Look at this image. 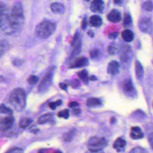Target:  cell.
<instances>
[{"mask_svg":"<svg viewBox=\"0 0 153 153\" xmlns=\"http://www.w3.org/2000/svg\"><path fill=\"white\" fill-rule=\"evenodd\" d=\"M9 103L17 111L21 112L26 106V94L21 88H14L9 96Z\"/></svg>","mask_w":153,"mask_h":153,"instance_id":"6da1fadb","label":"cell"},{"mask_svg":"<svg viewBox=\"0 0 153 153\" xmlns=\"http://www.w3.org/2000/svg\"><path fill=\"white\" fill-rule=\"evenodd\" d=\"M9 17L14 32L22 27L24 22V15L23 5L20 2H17L13 6Z\"/></svg>","mask_w":153,"mask_h":153,"instance_id":"7a4b0ae2","label":"cell"},{"mask_svg":"<svg viewBox=\"0 0 153 153\" xmlns=\"http://www.w3.org/2000/svg\"><path fill=\"white\" fill-rule=\"evenodd\" d=\"M55 30V23L51 20H45L37 25L35 29V33L38 37L45 39L50 36Z\"/></svg>","mask_w":153,"mask_h":153,"instance_id":"3957f363","label":"cell"},{"mask_svg":"<svg viewBox=\"0 0 153 153\" xmlns=\"http://www.w3.org/2000/svg\"><path fill=\"white\" fill-rule=\"evenodd\" d=\"M107 146V141L103 137L93 136L91 137L88 141L87 148L91 152H97L102 150Z\"/></svg>","mask_w":153,"mask_h":153,"instance_id":"277c9868","label":"cell"},{"mask_svg":"<svg viewBox=\"0 0 153 153\" xmlns=\"http://www.w3.org/2000/svg\"><path fill=\"white\" fill-rule=\"evenodd\" d=\"M55 69V66H52L43 76L38 87V90L39 93H44L49 88L52 83Z\"/></svg>","mask_w":153,"mask_h":153,"instance_id":"5b68a950","label":"cell"},{"mask_svg":"<svg viewBox=\"0 0 153 153\" xmlns=\"http://www.w3.org/2000/svg\"><path fill=\"white\" fill-rule=\"evenodd\" d=\"M1 28L5 33L11 34L14 32L11 25L9 14L6 8L2 5H1Z\"/></svg>","mask_w":153,"mask_h":153,"instance_id":"8992f818","label":"cell"},{"mask_svg":"<svg viewBox=\"0 0 153 153\" xmlns=\"http://www.w3.org/2000/svg\"><path fill=\"white\" fill-rule=\"evenodd\" d=\"M122 89L124 93L130 97H135L137 95L136 90L133 84V82L130 78H126L122 82Z\"/></svg>","mask_w":153,"mask_h":153,"instance_id":"52a82bcc","label":"cell"},{"mask_svg":"<svg viewBox=\"0 0 153 153\" xmlns=\"http://www.w3.org/2000/svg\"><path fill=\"white\" fill-rule=\"evenodd\" d=\"M139 27L140 30L145 33H151L153 28V25L151 20L148 17L142 18L139 23Z\"/></svg>","mask_w":153,"mask_h":153,"instance_id":"ba28073f","label":"cell"},{"mask_svg":"<svg viewBox=\"0 0 153 153\" xmlns=\"http://www.w3.org/2000/svg\"><path fill=\"white\" fill-rule=\"evenodd\" d=\"M14 118L11 115H8L7 117L1 118V123H0L1 131H5L10 129L12 127L14 123Z\"/></svg>","mask_w":153,"mask_h":153,"instance_id":"9c48e42d","label":"cell"},{"mask_svg":"<svg viewBox=\"0 0 153 153\" xmlns=\"http://www.w3.org/2000/svg\"><path fill=\"white\" fill-rule=\"evenodd\" d=\"M105 7L104 2L102 0H93L90 4V10L96 13H100L103 11Z\"/></svg>","mask_w":153,"mask_h":153,"instance_id":"30bf717a","label":"cell"},{"mask_svg":"<svg viewBox=\"0 0 153 153\" xmlns=\"http://www.w3.org/2000/svg\"><path fill=\"white\" fill-rule=\"evenodd\" d=\"M88 64V60L85 57H78L76 58L72 65L70 66L71 68H76L85 66Z\"/></svg>","mask_w":153,"mask_h":153,"instance_id":"8fae6325","label":"cell"},{"mask_svg":"<svg viewBox=\"0 0 153 153\" xmlns=\"http://www.w3.org/2000/svg\"><path fill=\"white\" fill-rule=\"evenodd\" d=\"M107 19L112 23H118L121 20L120 11L116 9L112 10L107 15Z\"/></svg>","mask_w":153,"mask_h":153,"instance_id":"7c38bea8","label":"cell"},{"mask_svg":"<svg viewBox=\"0 0 153 153\" xmlns=\"http://www.w3.org/2000/svg\"><path fill=\"white\" fill-rule=\"evenodd\" d=\"M120 65L118 62L112 60L110 62L107 67V72L109 74L114 75L119 72Z\"/></svg>","mask_w":153,"mask_h":153,"instance_id":"4fadbf2b","label":"cell"},{"mask_svg":"<svg viewBox=\"0 0 153 153\" xmlns=\"http://www.w3.org/2000/svg\"><path fill=\"white\" fill-rule=\"evenodd\" d=\"M50 8L51 11L55 13L58 14H62L64 13L65 11V7L64 5L60 2H53L50 5Z\"/></svg>","mask_w":153,"mask_h":153,"instance_id":"5bb4252c","label":"cell"},{"mask_svg":"<svg viewBox=\"0 0 153 153\" xmlns=\"http://www.w3.org/2000/svg\"><path fill=\"white\" fill-rule=\"evenodd\" d=\"M130 136L133 139H139L143 137V134L142 132L140 127L135 126L131 128V132Z\"/></svg>","mask_w":153,"mask_h":153,"instance_id":"9a60e30c","label":"cell"},{"mask_svg":"<svg viewBox=\"0 0 153 153\" xmlns=\"http://www.w3.org/2000/svg\"><path fill=\"white\" fill-rule=\"evenodd\" d=\"M86 105L90 108H98L102 105L100 99L96 97H91L87 100Z\"/></svg>","mask_w":153,"mask_h":153,"instance_id":"2e32d148","label":"cell"},{"mask_svg":"<svg viewBox=\"0 0 153 153\" xmlns=\"http://www.w3.org/2000/svg\"><path fill=\"white\" fill-rule=\"evenodd\" d=\"M123 39L126 42H130L133 41L134 38V34L133 32L129 29H126L123 31L121 33Z\"/></svg>","mask_w":153,"mask_h":153,"instance_id":"e0dca14e","label":"cell"},{"mask_svg":"<svg viewBox=\"0 0 153 153\" xmlns=\"http://www.w3.org/2000/svg\"><path fill=\"white\" fill-rule=\"evenodd\" d=\"M90 23L93 27H99L102 24V18L97 15H93L90 18Z\"/></svg>","mask_w":153,"mask_h":153,"instance_id":"ac0fdd59","label":"cell"},{"mask_svg":"<svg viewBox=\"0 0 153 153\" xmlns=\"http://www.w3.org/2000/svg\"><path fill=\"white\" fill-rule=\"evenodd\" d=\"M126 145V142L123 139L118 138L117 139L113 144V147L114 149H117V151H121L123 149Z\"/></svg>","mask_w":153,"mask_h":153,"instance_id":"d6986e66","label":"cell"},{"mask_svg":"<svg viewBox=\"0 0 153 153\" xmlns=\"http://www.w3.org/2000/svg\"><path fill=\"white\" fill-rule=\"evenodd\" d=\"M135 73L137 79H141L143 76V69L142 65L139 62L136 61L135 63Z\"/></svg>","mask_w":153,"mask_h":153,"instance_id":"ffe728a7","label":"cell"},{"mask_svg":"<svg viewBox=\"0 0 153 153\" xmlns=\"http://www.w3.org/2000/svg\"><path fill=\"white\" fill-rule=\"evenodd\" d=\"M130 53H131V51L128 47H127V48L124 47V48H123V51L121 54V60L125 62L128 61L129 59L130 58Z\"/></svg>","mask_w":153,"mask_h":153,"instance_id":"44dd1931","label":"cell"},{"mask_svg":"<svg viewBox=\"0 0 153 153\" xmlns=\"http://www.w3.org/2000/svg\"><path fill=\"white\" fill-rule=\"evenodd\" d=\"M77 75L84 84H87L88 82V81L89 80V76L88 75V72L86 70L82 69L79 71L77 73Z\"/></svg>","mask_w":153,"mask_h":153,"instance_id":"7402d4cb","label":"cell"},{"mask_svg":"<svg viewBox=\"0 0 153 153\" xmlns=\"http://www.w3.org/2000/svg\"><path fill=\"white\" fill-rule=\"evenodd\" d=\"M52 117V114L51 113H47L41 115L38 119V123L39 124H43L49 121Z\"/></svg>","mask_w":153,"mask_h":153,"instance_id":"603a6c76","label":"cell"},{"mask_svg":"<svg viewBox=\"0 0 153 153\" xmlns=\"http://www.w3.org/2000/svg\"><path fill=\"white\" fill-rule=\"evenodd\" d=\"M32 122V120L30 118H28V117L22 118L19 121V126L22 128H26L31 124Z\"/></svg>","mask_w":153,"mask_h":153,"instance_id":"cb8c5ba5","label":"cell"},{"mask_svg":"<svg viewBox=\"0 0 153 153\" xmlns=\"http://www.w3.org/2000/svg\"><path fill=\"white\" fill-rule=\"evenodd\" d=\"M74 48L73 49V50L72 51L71 53V58L74 57L75 56H76V55H78L80 51H81V39H79L74 46Z\"/></svg>","mask_w":153,"mask_h":153,"instance_id":"d4e9b609","label":"cell"},{"mask_svg":"<svg viewBox=\"0 0 153 153\" xmlns=\"http://www.w3.org/2000/svg\"><path fill=\"white\" fill-rule=\"evenodd\" d=\"M75 132H76V130L75 128H73L70 130L68 132L65 133L63 136V140L66 142H70L74 136L75 135Z\"/></svg>","mask_w":153,"mask_h":153,"instance_id":"484cf974","label":"cell"},{"mask_svg":"<svg viewBox=\"0 0 153 153\" xmlns=\"http://www.w3.org/2000/svg\"><path fill=\"white\" fill-rule=\"evenodd\" d=\"M132 117L137 121H141L145 118V114L142 111L137 110L132 114Z\"/></svg>","mask_w":153,"mask_h":153,"instance_id":"4316f807","label":"cell"},{"mask_svg":"<svg viewBox=\"0 0 153 153\" xmlns=\"http://www.w3.org/2000/svg\"><path fill=\"white\" fill-rule=\"evenodd\" d=\"M10 48V45L8 43L5 41L1 39V54L2 56L4 53H5Z\"/></svg>","mask_w":153,"mask_h":153,"instance_id":"83f0119b","label":"cell"},{"mask_svg":"<svg viewBox=\"0 0 153 153\" xmlns=\"http://www.w3.org/2000/svg\"><path fill=\"white\" fill-rule=\"evenodd\" d=\"M0 112L1 114H7V115H11L12 114H13L12 110L11 109H10L9 108L7 107L4 104H1V106H0Z\"/></svg>","mask_w":153,"mask_h":153,"instance_id":"f1b7e54d","label":"cell"},{"mask_svg":"<svg viewBox=\"0 0 153 153\" xmlns=\"http://www.w3.org/2000/svg\"><path fill=\"white\" fill-rule=\"evenodd\" d=\"M131 17L129 13H125L123 19V25L125 27H127L130 26L131 23Z\"/></svg>","mask_w":153,"mask_h":153,"instance_id":"f546056e","label":"cell"},{"mask_svg":"<svg viewBox=\"0 0 153 153\" xmlns=\"http://www.w3.org/2000/svg\"><path fill=\"white\" fill-rule=\"evenodd\" d=\"M57 115L60 118H63L65 119L68 118L69 115V111L68 109H65L61 111H59Z\"/></svg>","mask_w":153,"mask_h":153,"instance_id":"4dcf8cb0","label":"cell"},{"mask_svg":"<svg viewBox=\"0 0 153 153\" xmlns=\"http://www.w3.org/2000/svg\"><path fill=\"white\" fill-rule=\"evenodd\" d=\"M107 51L109 54L114 55V54H115L118 52V48L115 45L112 44L108 47Z\"/></svg>","mask_w":153,"mask_h":153,"instance_id":"1f68e13d","label":"cell"},{"mask_svg":"<svg viewBox=\"0 0 153 153\" xmlns=\"http://www.w3.org/2000/svg\"><path fill=\"white\" fill-rule=\"evenodd\" d=\"M100 50H98V49H96V48H94V49H93V50H90V53H89L90 57L93 59L97 58L100 56Z\"/></svg>","mask_w":153,"mask_h":153,"instance_id":"d6a6232c","label":"cell"},{"mask_svg":"<svg viewBox=\"0 0 153 153\" xmlns=\"http://www.w3.org/2000/svg\"><path fill=\"white\" fill-rule=\"evenodd\" d=\"M38 80H39V79H38V76H35V75H32V76H30L27 79V82H28V83H29L30 85H32L36 84L38 82Z\"/></svg>","mask_w":153,"mask_h":153,"instance_id":"836d02e7","label":"cell"},{"mask_svg":"<svg viewBox=\"0 0 153 153\" xmlns=\"http://www.w3.org/2000/svg\"><path fill=\"white\" fill-rule=\"evenodd\" d=\"M143 8L146 11H151L153 9V4L151 1H147L143 4Z\"/></svg>","mask_w":153,"mask_h":153,"instance_id":"e575fe53","label":"cell"},{"mask_svg":"<svg viewBox=\"0 0 153 153\" xmlns=\"http://www.w3.org/2000/svg\"><path fill=\"white\" fill-rule=\"evenodd\" d=\"M80 39V37H79V34L78 32H76L75 34V35L73 37L72 41V43H71V45L74 46L79 40Z\"/></svg>","mask_w":153,"mask_h":153,"instance_id":"d590c367","label":"cell"},{"mask_svg":"<svg viewBox=\"0 0 153 153\" xmlns=\"http://www.w3.org/2000/svg\"><path fill=\"white\" fill-rule=\"evenodd\" d=\"M71 85L72 87L76 88H78L80 85V81L78 79H74L72 82H71Z\"/></svg>","mask_w":153,"mask_h":153,"instance_id":"8d00e7d4","label":"cell"},{"mask_svg":"<svg viewBox=\"0 0 153 153\" xmlns=\"http://www.w3.org/2000/svg\"><path fill=\"white\" fill-rule=\"evenodd\" d=\"M87 18L85 17H84V19L82 20V23H81V28L83 30H85L87 27Z\"/></svg>","mask_w":153,"mask_h":153,"instance_id":"74e56055","label":"cell"},{"mask_svg":"<svg viewBox=\"0 0 153 153\" xmlns=\"http://www.w3.org/2000/svg\"><path fill=\"white\" fill-rule=\"evenodd\" d=\"M79 105V103L76 101H72L69 103L68 106L69 108H75Z\"/></svg>","mask_w":153,"mask_h":153,"instance_id":"f35d334b","label":"cell"},{"mask_svg":"<svg viewBox=\"0 0 153 153\" xmlns=\"http://www.w3.org/2000/svg\"><path fill=\"white\" fill-rule=\"evenodd\" d=\"M148 140L151 148L153 149V132L150 133L148 136Z\"/></svg>","mask_w":153,"mask_h":153,"instance_id":"ab89813d","label":"cell"},{"mask_svg":"<svg viewBox=\"0 0 153 153\" xmlns=\"http://www.w3.org/2000/svg\"><path fill=\"white\" fill-rule=\"evenodd\" d=\"M118 36V32H113L109 34L108 37L110 39H115Z\"/></svg>","mask_w":153,"mask_h":153,"instance_id":"60d3db41","label":"cell"},{"mask_svg":"<svg viewBox=\"0 0 153 153\" xmlns=\"http://www.w3.org/2000/svg\"><path fill=\"white\" fill-rule=\"evenodd\" d=\"M130 152H145V150H143L142 148H134V149H133L131 151H130Z\"/></svg>","mask_w":153,"mask_h":153,"instance_id":"b9f144b4","label":"cell"},{"mask_svg":"<svg viewBox=\"0 0 153 153\" xmlns=\"http://www.w3.org/2000/svg\"><path fill=\"white\" fill-rule=\"evenodd\" d=\"M48 106H49L50 108L51 109H52V110H54L56 108V107L57 106L55 102H50V103H49Z\"/></svg>","mask_w":153,"mask_h":153,"instance_id":"7bdbcfd3","label":"cell"},{"mask_svg":"<svg viewBox=\"0 0 153 153\" xmlns=\"http://www.w3.org/2000/svg\"><path fill=\"white\" fill-rule=\"evenodd\" d=\"M72 113L74 115H78L81 113V110L79 108H74L72 110Z\"/></svg>","mask_w":153,"mask_h":153,"instance_id":"ee69618b","label":"cell"},{"mask_svg":"<svg viewBox=\"0 0 153 153\" xmlns=\"http://www.w3.org/2000/svg\"><path fill=\"white\" fill-rule=\"evenodd\" d=\"M59 87L62 90H66V88H67V85L65 84V83H60L59 84Z\"/></svg>","mask_w":153,"mask_h":153,"instance_id":"f6af8a7d","label":"cell"},{"mask_svg":"<svg viewBox=\"0 0 153 153\" xmlns=\"http://www.w3.org/2000/svg\"><path fill=\"white\" fill-rule=\"evenodd\" d=\"M22 149H21L20 148H13V149L8 151L9 152H22Z\"/></svg>","mask_w":153,"mask_h":153,"instance_id":"bcb514c9","label":"cell"},{"mask_svg":"<svg viewBox=\"0 0 153 153\" xmlns=\"http://www.w3.org/2000/svg\"><path fill=\"white\" fill-rule=\"evenodd\" d=\"M123 0H114V2L115 4L117 5H121L122 4Z\"/></svg>","mask_w":153,"mask_h":153,"instance_id":"7dc6e473","label":"cell"},{"mask_svg":"<svg viewBox=\"0 0 153 153\" xmlns=\"http://www.w3.org/2000/svg\"><path fill=\"white\" fill-rule=\"evenodd\" d=\"M30 131L32 132V133H36V132H38L39 131V129L37 128H33V127L32 128H30Z\"/></svg>","mask_w":153,"mask_h":153,"instance_id":"c3c4849f","label":"cell"},{"mask_svg":"<svg viewBox=\"0 0 153 153\" xmlns=\"http://www.w3.org/2000/svg\"><path fill=\"white\" fill-rule=\"evenodd\" d=\"M87 35H88L89 36L91 37V38H93V37H94V32H93V31H91V30L88 31V32H87Z\"/></svg>","mask_w":153,"mask_h":153,"instance_id":"681fc988","label":"cell"},{"mask_svg":"<svg viewBox=\"0 0 153 153\" xmlns=\"http://www.w3.org/2000/svg\"><path fill=\"white\" fill-rule=\"evenodd\" d=\"M97 79V78L96 76L94 75H91L90 76H89V80H91V81H95Z\"/></svg>","mask_w":153,"mask_h":153,"instance_id":"f907efd6","label":"cell"},{"mask_svg":"<svg viewBox=\"0 0 153 153\" xmlns=\"http://www.w3.org/2000/svg\"><path fill=\"white\" fill-rule=\"evenodd\" d=\"M115 121H116V120H115V118L114 117H112V118H111V120H110V122H111V124H112V123H115Z\"/></svg>","mask_w":153,"mask_h":153,"instance_id":"816d5d0a","label":"cell"},{"mask_svg":"<svg viewBox=\"0 0 153 153\" xmlns=\"http://www.w3.org/2000/svg\"><path fill=\"white\" fill-rule=\"evenodd\" d=\"M84 1H90V0H84Z\"/></svg>","mask_w":153,"mask_h":153,"instance_id":"f5cc1de1","label":"cell"},{"mask_svg":"<svg viewBox=\"0 0 153 153\" xmlns=\"http://www.w3.org/2000/svg\"><path fill=\"white\" fill-rule=\"evenodd\" d=\"M152 105H153V103H152Z\"/></svg>","mask_w":153,"mask_h":153,"instance_id":"db71d44e","label":"cell"}]
</instances>
